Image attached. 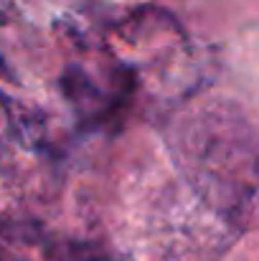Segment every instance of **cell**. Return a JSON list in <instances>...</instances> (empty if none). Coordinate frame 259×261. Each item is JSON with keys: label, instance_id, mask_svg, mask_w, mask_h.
Segmentation results:
<instances>
[{"label": "cell", "instance_id": "obj_2", "mask_svg": "<svg viewBox=\"0 0 259 261\" xmlns=\"http://www.w3.org/2000/svg\"><path fill=\"white\" fill-rule=\"evenodd\" d=\"M0 261H8V256H5V254H3V251H0Z\"/></svg>", "mask_w": 259, "mask_h": 261}, {"label": "cell", "instance_id": "obj_1", "mask_svg": "<svg viewBox=\"0 0 259 261\" xmlns=\"http://www.w3.org/2000/svg\"><path fill=\"white\" fill-rule=\"evenodd\" d=\"M0 239H10V241H36L38 231L28 223H15V221H5L0 218Z\"/></svg>", "mask_w": 259, "mask_h": 261}]
</instances>
